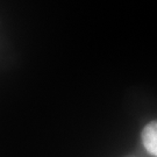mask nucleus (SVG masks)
Returning <instances> with one entry per match:
<instances>
[{
    "label": "nucleus",
    "mask_w": 157,
    "mask_h": 157,
    "mask_svg": "<svg viewBox=\"0 0 157 157\" xmlns=\"http://www.w3.org/2000/svg\"><path fill=\"white\" fill-rule=\"evenodd\" d=\"M141 137L147 151L157 157V120H154L147 124L142 130Z\"/></svg>",
    "instance_id": "1"
}]
</instances>
